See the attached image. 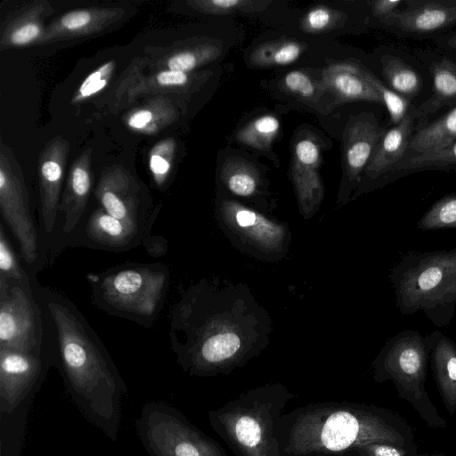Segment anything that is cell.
Listing matches in <instances>:
<instances>
[{
  "label": "cell",
  "mask_w": 456,
  "mask_h": 456,
  "mask_svg": "<svg viewBox=\"0 0 456 456\" xmlns=\"http://www.w3.org/2000/svg\"><path fill=\"white\" fill-rule=\"evenodd\" d=\"M272 321L247 285L201 279L184 289L169 313V340L190 376L227 375L268 346Z\"/></svg>",
  "instance_id": "obj_1"
},
{
  "label": "cell",
  "mask_w": 456,
  "mask_h": 456,
  "mask_svg": "<svg viewBox=\"0 0 456 456\" xmlns=\"http://www.w3.org/2000/svg\"><path fill=\"white\" fill-rule=\"evenodd\" d=\"M34 281L56 338V367L83 416L111 441L121 422L128 388L109 351L75 304L58 289Z\"/></svg>",
  "instance_id": "obj_2"
},
{
  "label": "cell",
  "mask_w": 456,
  "mask_h": 456,
  "mask_svg": "<svg viewBox=\"0 0 456 456\" xmlns=\"http://www.w3.org/2000/svg\"><path fill=\"white\" fill-rule=\"evenodd\" d=\"M279 437L282 456H348L361 445L405 440L376 407L349 402H322L283 413Z\"/></svg>",
  "instance_id": "obj_3"
},
{
  "label": "cell",
  "mask_w": 456,
  "mask_h": 456,
  "mask_svg": "<svg viewBox=\"0 0 456 456\" xmlns=\"http://www.w3.org/2000/svg\"><path fill=\"white\" fill-rule=\"evenodd\" d=\"M294 397L281 383L258 386L208 411V423L235 456H282L280 422Z\"/></svg>",
  "instance_id": "obj_4"
},
{
  "label": "cell",
  "mask_w": 456,
  "mask_h": 456,
  "mask_svg": "<svg viewBox=\"0 0 456 456\" xmlns=\"http://www.w3.org/2000/svg\"><path fill=\"white\" fill-rule=\"evenodd\" d=\"M389 281L402 314L422 312L439 328L451 323L456 312V248L407 252L391 269Z\"/></svg>",
  "instance_id": "obj_5"
},
{
  "label": "cell",
  "mask_w": 456,
  "mask_h": 456,
  "mask_svg": "<svg viewBox=\"0 0 456 456\" xmlns=\"http://www.w3.org/2000/svg\"><path fill=\"white\" fill-rule=\"evenodd\" d=\"M164 264L126 263L86 275L92 302L111 315L150 328L157 319L170 283Z\"/></svg>",
  "instance_id": "obj_6"
},
{
  "label": "cell",
  "mask_w": 456,
  "mask_h": 456,
  "mask_svg": "<svg viewBox=\"0 0 456 456\" xmlns=\"http://www.w3.org/2000/svg\"><path fill=\"white\" fill-rule=\"evenodd\" d=\"M429 349L427 338L406 330L389 338L373 362V379L391 380L400 397L408 401L432 428H444L441 418L425 389Z\"/></svg>",
  "instance_id": "obj_7"
},
{
  "label": "cell",
  "mask_w": 456,
  "mask_h": 456,
  "mask_svg": "<svg viewBox=\"0 0 456 456\" xmlns=\"http://www.w3.org/2000/svg\"><path fill=\"white\" fill-rule=\"evenodd\" d=\"M0 347L56 359L52 319L34 289L0 278Z\"/></svg>",
  "instance_id": "obj_8"
},
{
  "label": "cell",
  "mask_w": 456,
  "mask_h": 456,
  "mask_svg": "<svg viewBox=\"0 0 456 456\" xmlns=\"http://www.w3.org/2000/svg\"><path fill=\"white\" fill-rule=\"evenodd\" d=\"M134 426L149 456H227L220 444L165 403H145Z\"/></svg>",
  "instance_id": "obj_9"
},
{
  "label": "cell",
  "mask_w": 456,
  "mask_h": 456,
  "mask_svg": "<svg viewBox=\"0 0 456 456\" xmlns=\"http://www.w3.org/2000/svg\"><path fill=\"white\" fill-rule=\"evenodd\" d=\"M216 216L219 227L241 252L265 262L288 255L291 232L287 224L230 198L219 199Z\"/></svg>",
  "instance_id": "obj_10"
},
{
  "label": "cell",
  "mask_w": 456,
  "mask_h": 456,
  "mask_svg": "<svg viewBox=\"0 0 456 456\" xmlns=\"http://www.w3.org/2000/svg\"><path fill=\"white\" fill-rule=\"evenodd\" d=\"M0 212L19 244L23 262L33 265L41 253L40 232L32 216L21 167L3 141L0 143Z\"/></svg>",
  "instance_id": "obj_11"
},
{
  "label": "cell",
  "mask_w": 456,
  "mask_h": 456,
  "mask_svg": "<svg viewBox=\"0 0 456 456\" xmlns=\"http://www.w3.org/2000/svg\"><path fill=\"white\" fill-rule=\"evenodd\" d=\"M144 56L134 58L118 84L112 108L122 109L142 96L171 99L184 112L191 96L208 79L207 72L146 71Z\"/></svg>",
  "instance_id": "obj_12"
},
{
  "label": "cell",
  "mask_w": 456,
  "mask_h": 456,
  "mask_svg": "<svg viewBox=\"0 0 456 456\" xmlns=\"http://www.w3.org/2000/svg\"><path fill=\"white\" fill-rule=\"evenodd\" d=\"M98 204L110 216L151 230L155 216L150 215L151 201L126 167L104 168L94 190Z\"/></svg>",
  "instance_id": "obj_13"
},
{
  "label": "cell",
  "mask_w": 456,
  "mask_h": 456,
  "mask_svg": "<svg viewBox=\"0 0 456 456\" xmlns=\"http://www.w3.org/2000/svg\"><path fill=\"white\" fill-rule=\"evenodd\" d=\"M378 23L398 37L432 39L456 26V0H404Z\"/></svg>",
  "instance_id": "obj_14"
},
{
  "label": "cell",
  "mask_w": 456,
  "mask_h": 456,
  "mask_svg": "<svg viewBox=\"0 0 456 456\" xmlns=\"http://www.w3.org/2000/svg\"><path fill=\"white\" fill-rule=\"evenodd\" d=\"M69 153V142L61 135L45 145L38 158L39 228L50 235L58 224L61 191Z\"/></svg>",
  "instance_id": "obj_15"
},
{
  "label": "cell",
  "mask_w": 456,
  "mask_h": 456,
  "mask_svg": "<svg viewBox=\"0 0 456 456\" xmlns=\"http://www.w3.org/2000/svg\"><path fill=\"white\" fill-rule=\"evenodd\" d=\"M127 17L119 6H93L69 11L53 19L38 45L100 35L114 28Z\"/></svg>",
  "instance_id": "obj_16"
},
{
  "label": "cell",
  "mask_w": 456,
  "mask_h": 456,
  "mask_svg": "<svg viewBox=\"0 0 456 456\" xmlns=\"http://www.w3.org/2000/svg\"><path fill=\"white\" fill-rule=\"evenodd\" d=\"M413 53L432 79L430 96L414 110L417 131L442 109L456 106V60L436 47L416 48Z\"/></svg>",
  "instance_id": "obj_17"
},
{
  "label": "cell",
  "mask_w": 456,
  "mask_h": 456,
  "mask_svg": "<svg viewBox=\"0 0 456 456\" xmlns=\"http://www.w3.org/2000/svg\"><path fill=\"white\" fill-rule=\"evenodd\" d=\"M149 233V229L114 217L99 207L90 213L82 232L73 235L69 245L120 252L142 244Z\"/></svg>",
  "instance_id": "obj_18"
},
{
  "label": "cell",
  "mask_w": 456,
  "mask_h": 456,
  "mask_svg": "<svg viewBox=\"0 0 456 456\" xmlns=\"http://www.w3.org/2000/svg\"><path fill=\"white\" fill-rule=\"evenodd\" d=\"M221 53V46L213 40L191 38L167 46L148 45L144 58L149 71L193 72L216 60Z\"/></svg>",
  "instance_id": "obj_19"
},
{
  "label": "cell",
  "mask_w": 456,
  "mask_h": 456,
  "mask_svg": "<svg viewBox=\"0 0 456 456\" xmlns=\"http://www.w3.org/2000/svg\"><path fill=\"white\" fill-rule=\"evenodd\" d=\"M319 146L311 139L297 142L291 165V176L300 214L311 218L318 210L324 196L323 185L318 172Z\"/></svg>",
  "instance_id": "obj_20"
},
{
  "label": "cell",
  "mask_w": 456,
  "mask_h": 456,
  "mask_svg": "<svg viewBox=\"0 0 456 456\" xmlns=\"http://www.w3.org/2000/svg\"><path fill=\"white\" fill-rule=\"evenodd\" d=\"M92 150H85L72 163L61 194L59 216L61 232L74 233L85 214L93 188Z\"/></svg>",
  "instance_id": "obj_21"
},
{
  "label": "cell",
  "mask_w": 456,
  "mask_h": 456,
  "mask_svg": "<svg viewBox=\"0 0 456 456\" xmlns=\"http://www.w3.org/2000/svg\"><path fill=\"white\" fill-rule=\"evenodd\" d=\"M53 12L47 0H35L22 5L3 22L0 50L38 45L47 27L45 21Z\"/></svg>",
  "instance_id": "obj_22"
},
{
  "label": "cell",
  "mask_w": 456,
  "mask_h": 456,
  "mask_svg": "<svg viewBox=\"0 0 456 456\" xmlns=\"http://www.w3.org/2000/svg\"><path fill=\"white\" fill-rule=\"evenodd\" d=\"M320 83L338 102H370L384 104L380 95L364 77L360 64H330L322 71Z\"/></svg>",
  "instance_id": "obj_23"
},
{
  "label": "cell",
  "mask_w": 456,
  "mask_h": 456,
  "mask_svg": "<svg viewBox=\"0 0 456 456\" xmlns=\"http://www.w3.org/2000/svg\"><path fill=\"white\" fill-rule=\"evenodd\" d=\"M415 108L398 125L384 133L364 169L370 179L376 180L393 172L395 166L406 156L410 142L416 131Z\"/></svg>",
  "instance_id": "obj_24"
},
{
  "label": "cell",
  "mask_w": 456,
  "mask_h": 456,
  "mask_svg": "<svg viewBox=\"0 0 456 456\" xmlns=\"http://www.w3.org/2000/svg\"><path fill=\"white\" fill-rule=\"evenodd\" d=\"M385 132L370 118H358L348 124L343 140L345 169L349 183L358 180Z\"/></svg>",
  "instance_id": "obj_25"
},
{
  "label": "cell",
  "mask_w": 456,
  "mask_h": 456,
  "mask_svg": "<svg viewBox=\"0 0 456 456\" xmlns=\"http://www.w3.org/2000/svg\"><path fill=\"white\" fill-rule=\"evenodd\" d=\"M426 338L436 382L448 411L452 413L456 411V344L439 330Z\"/></svg>",
  "instance_id": "obj_26"
},
{
  "label": "cell",
  "mask_w": 456,
  "mask_h": 456,
  "mask_svg": "<svg viewBox=\"0 0 456 456\" xmlns=\"http://www.w3.org/2000/svg\"><path fill=\"white\" fill-rule=\"evenodd\" d=\"M180 110L171 99L152 96L129 110L124 122L134 132L152 135L175 123L179 118Z\"/></svg>",
  "instance_id": "obj_27"
},
{
  "label": "cell",
  "mask_w": 456,
  "mask_h": 456,
  "mask_svg": "<svg viewBox=\"0 0 456 456\" xmlns=\"http://www.w3.org/2000/svg\"><path fill=\"white\" fill-rule=\"evenodd\" d=\"M380 62L387 86L413 104L424 86L423 78L418 70L396 54H383Z\"/></svg>",
  "instance_id": "obj_28"
},
{
  "label": "cell",
  "mask_w": 456,
  "mask_h": 456,
  "mask_svg": "<svg viewBox=\"0 0 456 456\" xmlns=\"http://www.w3.org/2000/svg\"><path fill=\"white\" fill-rule=\"evenodd\" d=\"M456 141V106L447 113L417 130L410 142L406 157L442 149Z\"/></svg>",
  "instance_id": "obj_29"
},
{
  "label": "cell",
  "mask_w": 456,
  "mask_h": 456,
  "mask_svg": "<svg viewBox=\"0 0 456 456\" xmlns=\"http://www.w3.org/2000/svg\"><path fill=\"white\" fill-rule=\"evenodd\" d=\"M220 178L235 196L253 198L260 194L261 180L257 169L241 159L228 158L222 166Z\"/></svg>",
  "instance_id": "obj_30"
},
{
  "label": "cell",
  "mask_w": 456,
  "mask_h": 456,
  "mask_svg": "<svg viewBox=\"0 0 456 456\" xmlns=\"http://www.w3.org/2000/svg\"><path fill=\"white\" fill-rule=\"evenodd\" d=\"M304 52V45L292 40H276L256 47L249 56L255 67L281 66L294 62Z\"/></svg>",
  "instance_id": "obj_31"
},
{
  "label": "cell",
  "mask_w": 456,
  "mask_h": 456,
  "mask_svg": "<svg viewBox=\"0 0 456 456\" xmlns=\"http://www.w3.org/2000/svg\"><path fill=\"white\" fill-rule=\"evenodd\" d=\"M280 130V121L273 115L258 117L242 128L235 135L236 140L259 151L270 149Z\"/></svg>",
  "instance_id": "obj_32"
},
{
  "label": "cell",
  "mask_w": 456,
  "mask_h": 456,
  "mask_svg": "<svg viewBox=\"0 0 456 456\" xmlns=\"http://www.w3.org/2000/svg\"><path fill=\"white\" fill-rule=\"evenodd\" d=\"M456 167V141L439 150L414 154L402 159L394 173Z\"/></svg>",
  "instance_id": "obj_33"
},
{
  "label": "cell",
  "mask_w": 456,
  "mask_h": 456,
  "mask_svg": "<svg viewBox=\"0 0 456 456\" xmlns=\"http://www.w3.org/2000/svg\"><path fill=\"white\" fill-rule=\"evenodd\" d=\"M416 227L422 231L456 228V193L436 200L419 219Z\"/></svg>",
  "instance_id": "obj_34"
},
{
  "label": "cell",
  "mask_w": 456,
  "mask_h": 456,
  "mask_svg": "<svg viewBox=\"0 0 456 456\" xmlns=\"http://www.w3.org/2000/svg\"><path fill=\"white\" fill-rule=\"evenodd\" d=\"M175 150L176 142L172 137L159 141L151 149L149 168L153 181L159 188H162L166 184L170 175Z\"/></svg>",
  "instance_id": "obj_35"
},
{
  "label": "cell",
  "mask_w": 456,
  "mask_h": 456,
  "mask_svg": "<svg viewBox=\"0 0 456 456\" xmlns=\"http://www.w3.org/2000/svg\"><path fill=\"white\" fill-rule=\"evenodd\" d=\"M186 4L192 9L208 14H229L233 12H256L267 8L266 0H191Z\"/></svg>",
  "instance_id": "obj_36"
},
{
  "label": "cell",
  "mask_w": 456,
  "mask_h": 456,
  "mask_svg": "<svg viewBox=\"0 0 456 456\" xmlns=\"http://www.w3.org/2000/svg\"><path fill=\"white\" fill-rule=\"evenodd\" d=\"M0 278L12 280L27 288L34 289L35 280L30 278L18 259L2 224H0Z\"/></svg>",
  "instance_id": "obj_37"
},
{
  "label": "cell",
  "mask_w": 456,
  "mask_h": 456,
  "mask_svg": "<svg viewBox=\"0 0 456 456\" xmlns=\"http://www.w3.org/2000/svg\"><path fill=\"white\" fill-rule=\"evenodd\" d=\"M362 71L366 80L380 95L384 105H386L388 110L390 121L394 126L398 125L414 107H417L391 90L363 66H362Z\"/></svg>",
  "instance_id": "obj_38"
},
{
  "label": "cell",
  "mask_w": 456,
  "mask_h": 456,
  "mask_svg": "<svg viewBox=\"0 0 456 456\" xmlns=\"http://www.w3.org/2000/svg\"><path fill=\"white\" fill-rule=\"evenodd\" d=\"M116 69V61H109L90 73L71 97L72 104L79 103L101 92L110 83Z\"/></svg>",
  "instance_id": "obj_39"
},
{
  "label": "cell",
  "mask_w": 456,
  "mask_h": 456,
  "mask_svg": "<svg viewBox=\"0 0 456 456\" xmlns=\"http://www.w3.org/2000/svg\"><path fill=\"white\" fill-rule=\"evenodd\" d=\"M283 87L289 94L303 100L317 102L326 92L321 83L317 85L306 73L300 70L289 72L283 78Z\"/></svg>",
  "instance_id": "obj_40"
},
{
  "label": "cell",
  "mask_w": 456,
  "mask_h": 456,
  "mask_svg": "<svg viewBox=\"0 0 456 456\" xmlns=\"http://www.w3.org/2000/svg\"><path fill=\"white\" fill-rule=\"evenodd\" d=\"M343 13L327 6H315L303 18L301 28L311 33L331 29L343 20Z\"/></svg>",
  "instance_id": "obj_41"
},
{
  "label": "cell",
  "mask_w": 456,
  "mask_h": 456,
  "mask_svg": "<svg viewBox=\"0 0 456 456\" xmlns=\"http://www.w3.org/2000/svg\"><path fill=\"white\" fill-rule=\"evenodd\" d=\"M354 452L367 456H405L404 447L387 443H371L359 446Z\"/></svg>",
  "instance_id": "obj_42"
},
{
  "label": "cell",
  "mask_w": 456,
  "mask_h": 456,
  "mask_svg": "<svg viewBox=\"0 0 456 456\" xmlns=\"http://www.w3.org/2000/svg\"><path fill=\"white\" fill-rule=\"evenodd\" d=\"M404 0H376L370 3V12L378 20H380L398 10Z\"/></svg>",
  "instance_id": "obj_43"
},
{
  "label": "cell",
  "mask_w": 456,
  "mask_h": 456,
  "mask_svg": "<svg viewBox=\"0 0 456 456\" xmlns=\"http://www.w3.org/2000/svg\"><path fill=\"white\" fill-rule=\"evenodd\" d=\"M435 47L456 60V29L431 39Z\"/></svg>",
  "instance_id": "obj_44"
},
{
  "label": "cell",
  "mask_w": 456,
  "mask_h": 456,
  "mask_svg": "<svg viewBox=\"0 0 456 456\" xmlns=\"http://www.w3.org/2000/svg\"><path fill=\"white\" fill-rule=\"evenodd\" d=\"M142 245L149 255L154 257H159L166 254L167 249V240L160 236H151L147 234L143 240Z\"/></svg>",
  "instance_id": "obj_45"
},
{
  "label": "cell",
  "mask_w": 456,
  "mask_h": 456,
  "mask_svg": "<svg viewBox=\"0 0 456 456\" xmlns=\"http://www.w3.org/2000/svg\"><path fill=\"white\" fill-rule=\"evenodd\" d=\"M356 456H367L366 454L361 452H354Z\"/></svg>",
  "instance_id": "obj_46"
},
{
  "label": "cell",
  "mask_w": 456,
  "mask_h": 456,
  "mask_svg": "<svg viewBox=\"0 0 456 456\" xmlns=\"http://www.w3.org/2000/svg\"><path fill=\"white\" fill-rule=\"evenodd\" d=\"M452 168H453V167H452ZM453 169H456V167H454V168H453Z\"/></svg>",
  "instance_id": "obj_47"
},
{
  "label": "cell",
  "mask_w": 456,
  "mask_h": 456,
  "mask_svg": "<svg viewBox=\"0 0 456 456\" xmlns=\"http://www.w3.org/2000/svg\"><path fill=\"white\" fill-rule=\"evenodd\" d=\"M433 456H437V455H433Z\"/></svg>",
  "instance_id": "obj_48"
}]
</instances>
